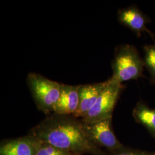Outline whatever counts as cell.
<instances>
[{
  "mask_svg": "<svg viewBox=\"0 0 155 155\" xmlns=\"http://www.w3.org/2000/svg\"><path fill=\"white\" fill-rule=\"evenodd\" d=\"M29 134L76 155H105L89 139L82 121L73 116L52 113L31 129Z\"/></svg>",
  "mask_w": 155,
  "mask_h": 155,
  "instance_id": "1",
  "label": "cell"
},
{
  "mask_svg": "<svg viewBox=\"0 0 155 155\" xmlns=\"http://www.w3.org/2000/svg\"><path fill=\"white\" fill-rule=\"evenodd\" d=\"M144 63L137 50L132 45L118 46L111 63V78L118 83L137 80L143 76Z\"/></svg>",
  "mask_w": 155,
  "mask_h": 155,
  "instance_id": "2",
  "label": "cell"
},
{
  "mask_svg": "<svg viewBox=\"0 0 155 155\" xmlns=\"http://www.w3.org/2000/svg\"><path fill=\"white\" fill-rule=\"evenodd\" d=\"M27 83L39 110L47 115L53 113L59 98L61 83L35 72L28 74Z\"/></svg>",
  "mask_w": 155,
  "mask_h": 155,
  "instance_id": "3",
  "label": "cell"
},
{
  "mask_svg": "<svg viewBox=\"0 0 155 155\" xmlns=\"http://www.w3.org/2000/svg\"><path fill=\"white\" fill-rule=\"evenodd\" d=\"M123 90L121 83L110 78L106 81L105 86L93 106L81 118L84 122L91 123L110 118L117 102Z\"/></svg>",
  "mask_w": 155,
  "mask_h": 155,
  "instance_id": "4",
  "label": "cell"
},
{
  "mask_svg": "<svg viewBox=\"0 0 155 155\" xmlns=\"http://www.w3.org/2000/svg\"><path fill=\"white\" fill-rule=\"evenodd\" d=\"M111 122L112 118L91 123L83 122L84 131L89 139L100 148H104L109 152L120 150L124 146L117 138Z\"/></svg>",
  "mask_w": 155,
  "mask_h": 155,
  "instance_id": "5",
  "label": "cell"
},
{
  "mask_svg": "<svg viewBox=\"0 0 155 155\" xmlns=\"http://www.w3.org/2000/svg\"><path fill=\"white\" fill-rule=\"evenodd\" d=\"M117 17L119 22L131 30L137 37L146 32L153 40L155 39V35L147 27V24L150 22V19L137 6H130L120 9Z\"/></svg>",
  "mask_w": 155,
  "mask_h": 155,
  "instance_id": "6",
  "label": "cell"
},
{
  "mask_svg": "<svg viewBox=\"0 0 155 155\" xmlns=\"http://www.w3.org/2000/svg\"><path fill=\"white\" fill-rule=\"evenodd\" d=\"M80 85L61 83V93L53 113L63 116H73L77 110L79 102Z\"/></svg>",
  "mask_w": 155,
  "mask_h": 155,
  "instance_id": "7",
  "label": "cell"
},
{
  "mask_svg": "<svg viewBox=\"0 0 155 155\" xmlns=\"http://www.w3.org/2000/svg\"><path fill=\"white\" fill-rule=\"evenodd\" d=\"M38 140L28 135L4 140L0 145V155H35Z\"/></svg>",
  "mask_w": 155,
  "mask_h": 155,
  "instance_id": "8",
  "label": "cell"
},
{
  "mask_svg": "<svg viewBox=\"0 0 155 155\" xmlns=\"http://www.w3.org/2000/svg\"><path fill=\"white\" fill-rule=\"evenodd\" d=\"M105 85L106 81L100 83L80 85L79 90V106L77 110L73 116L77 118H82L93 106Z\"/></svg>",
  "mask_w": 155,
  "mask_h": 155,
  "instance_id": "9",
  "label": "cell"
},
{
  "mask_svg": "<svg viewBox=\"0 0 155 155\" xmlns=\"http://www.w3.org/2000/svg\"><path fill=\"white\" fill-rule=\"evenodd\" d=\"M133 116L136 122L143 125L155 138V109H151L140 101L133 109Z\"/></svg>",
  "mask_w": 155,
  "mask_h": 155,
  "instance_id": "10",
  "label": "cell"
},
{
  "mask_svg": "<svg viewBox=\"0 0 155 155\" xmlns=\"http://www.w3.org/2000/svg\"><path fill=\"white\" fill-rule=\"evenodd\" d=\"M143 50L144 66L150 72L151 82L155 84V44L146 45Z\"/></svg>",
  "mask_w": 155,
  "mask_h": 155,
  "instance_id": "11",
  "label": "cell"
},
{
  "mask_svg": "<svg viewBox=\"0 0 155 155\" xmlns=\"http://www.w3.org/2000/svg\"><path fill=\"white\" fill-rule=\"evenodd\" d=\"M38 140V139H37ZM35 155H76L38 140Z\"/></svg>",
  "mask_w": 155,
  "mask_h": 155,
  "instance_id": "12",
  "label": "cell"
},
{
  "mask_svg": "<svg viewBox=\"0 0 155 155\" xmlns=\"http://www.w3.org/2000/svg\"><path fill=\"white\" fill-rule=\"evenodd\" d=\"M105 155H155V152L136 150L124 146L121 149L116 151L107 152Z\"/></svg>",
  "mask_w": 155,
  "mask_h": 155,
  "instance_id": "13",
  "label": "cell"
}]
</instances>
